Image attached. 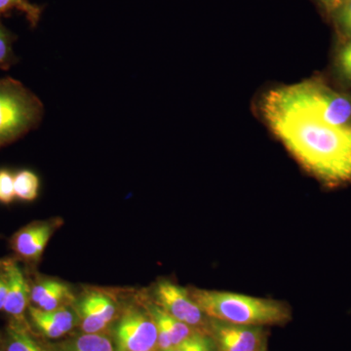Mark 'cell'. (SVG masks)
Masks as SVG:
<instances>
[{"mask_svg":"<svg viewBox=\"0 0 351 351\" xmlns=\"http://www.w3.org/2000/svg\"><path fill=\"white\" fill-rule=\"evenodd\" d=\"M144 306L156 323L158 335L157 346L161 351L169 350L173 346H178L188 339L195 332L193 327L172 317L160 306H157L156 302L147 300Z\"/></svg>","mask_w":351,"mask_h":351,"instance_id":"7c38bea8","label":"cell"},{"mask_svg":"<svg viewBox=\"0 0 351 351\" xmlns=\"http://www.w3.org/2000/svg\"><path fill=\"white\" fill-rule=\"evenodd\" d=\"M337 66L341 75L351 82V38L339 48Z\"/></svg>","mask_w":351,"mask_h":351,"instance_id":"ffe728a7","label":"cell"},{"mask_svg":"<svg viewBox=\"0 0 351 351\" xmlns=\"http://www.w3.org/2000/svg\"><path fill=\"white\" fill-rule=\"evenodd\" d=\"M337 14L341 29L351 38V0H348Z\"/></svg>","mask_w":351,"mask_h":351,"instance_id":"44dd1931","label":"cell"},{"mask_svg":"<svg viewBox=\"0 0 351 351\" xmlns=\"http://www.w3.org/2000/svg\"><path fill=\"white\" fill-rule=\"evenodd\" d=\"M1 262V260H0ZM7 293L6 279L4 276L3 269H2L1 263H0V311H3L4 304H5Z\"/></svg>","mask_w":351,"mask_h":351,"instance_id":"603a6c76","label":"cell"},{"mask_svg":"<svg viewBox=\"0 0 351 351\" xmlns=\"http://www.w3.org/2000/svg\"><path fill=\"white\" fill-rule=\"evenodd\" d=\"M16 199L32 202L38 197L40 182L32 170L23 169L14 173Z\"/></svg>","mask_w":351,"mask_h":351,"instance_id":"9a60e30c","label":"cell"},{"mask_svg":"<svg viewBox=\"0 0 351 351\" xmlns=\"http://www.w3.org/2000/svg\"><path fill=\"white\" fill-rule=\"evenodd\" d=\"M193 301L208 317L237 325H281L291 318L287 304L274 300L221 291L189 289Z\"/></svg>","mask_w":351,"mask_h":351,"instance_id":"7a4b0ae2","label":"cell"},{"mask_svg":"<svg viewBox=\"0 0 351 351\" xmlns=\"http://www.w3.org/2000/svg\"><path fill=\"white\" fill-rule=\"evenodd\" d=\"M2 351H48L31 331L29 323L9 320L2 339Z\"/></svg>","mask_w":351,"mask_h":351,"instance_id":"4fadbf2b","label":"cell"},{"mask_svg":"<svg viewBox=\"0 0 351 351\" xmlns=\"http://www.w3.org/2000/svg\"><path fill=\"white\" fill-rule=\"evenodd\" d=\"M56 351H114L110 339L100 332L85 334L58 346Z\"/></svg>","mask_w":351,"mask_h":351,"instance_id":"5bb4252c","label":"cell"},{"mask_svg":"<svg viewBox=\"0 0 351 351\" xmlns=\"http://www.w3.org/2000/svg\"><path fill=\"white\" fill-rule=\"evenodd\" d=\"M152 302L176 319L191 327L203 326L208 316L193 301L189 289L182 287L167 279H161L152 289Z\"/></svg>","mask_w":351,"mask_h":351,"instance_id":"52a82bcc","label":"cell"},{"mask_svg":"<svg viewBox=\"0 0 351 351\" xmlns=\"http://www.w3.org/2000/svg\"><path fill=\"white\" fill-rule=\"evenodd\" d=\"M265 100L304 110L332 125H351V100L318 80L271 90Z\"/></svg>","mask_w":351,"mask_h":351,"instance_id":"3957f363","label":"cell"},{"mask_svg":"<svg viewBox=\"0 0 351 351\" xmlns=\"http://www.w3.org/2000/svg\"><path fill=\"white\" fill-rule=\"evenodd\" d=\"M17 36L0 21V69L8 71L18 63V57L14 51V43Z\"/></svg>","mask_w":351,"mask_h":351,"instance_id":"e0dca14e","label":"cell"},{"mask_svg":"<svg viewBox=\"0 0 351 351\" xmlns=\"http://www.w3.org/2000/svg\"><path fill=\"white\" fill-rule=\"evenodd\" d=\"M15 199L14 173L8 169H0V203L9 205Z\"/></svg>","mask_w":351,"mask_h":351,"instance_id":"d6986e66","label":"cell"},{"mask_svg":"<svg viewBox=\"0 0 351 351\" xmlns=\"http://www.w3.org/2000/svg\"><path fill=\"white\" fill-rule=\"evenodd\" d=\"M262 112L277 138L318 179L330 184L351 182V125H332L265 99Z\"/></svg>","mask_w":351,"mask_h":351,"instance_id":"6da1fadb","label":"cell"},{"mask_svg":"<svg viewBox=\"0 0 351 351\" xmlns=\"http://www.w3.org/2000/svg\"><path fill=\"white\" fill-rule=\"evenodd\" d=\"M45 108L40 99L15 78H0V149L38 129Z\"/></svg>","mask_w":351,"mask_h":351,"instance_id":"277c9868","label":"cell"},{"mask_svg":"<svg viewBox=\"0 0 351 351\" xmlns=\"http://www.w3.org/2000/svg\"><path fill=\"white\" fill-rule=\"evenodd\" d=\"M210 330L217 351H258L265 345V332L261 326L211 319Z\"/></svg>","mask_w":351,"mask_h":351,"instance_id":"30bf717a","label":"cell"},{"mask_svg":"<svg viewBox=\"0 0 351 351\" xmlns=\"http://www.w3.org/2000/svg\"><path fill=\"white\" fill-rule=\"evenodd\" d=\"M114 351H152L157 346V329L151 314L142 306H130L113 328Z\"/></svg>","mask_w":351,"mask_h":351,"instance_id":"5b68a950","label":"cell"},{"mask_svg":"<svg viewBox=\"0 0 351 351\" xmlns=\"http://www.w3.org/2000/svg\"><path fill=\"white\" fill-rule=\"evenodd\" d=\"M258 351H267V348H265V345H263L262 346V348H261V350Z\"/></svg>","mask_w":351,"mask_h":351,"instance_id":"cb8c5ba5","label":"cell"},{"mask_svg":"<svg viewBox=\"0 0 351 351\" xmlns=\"http://www.w3.org/2000/svg\"><path fill=\"white\" fill-rule=\"evenodd\" d=\"M2 269L6 279L7 293L3 311L9 320L29 323L27 313L31 306V284L19 261L15 258H2Z\"/></svg>","mask_w":351,"mask_h":351,"instance_id":"9c48e42d","label":"cell"},{"mask_svg":"<svg viewBox=\"0 0 351 351\" xmlns=\"http://www.w3.org/2000/svg\"><path fill=\"white\" fill-rule=\"evenodd\" d=\"M117 298L107 289L90 288L76 298L75 311L85 334L100 332L117 313Z\"/></svg>","mask_w":351,"mask_h":351,"instance_id":"8992f818","label":"cell"},{"mask_svg":"<svg viewBox=\"0 0 351 351\" xmlns=\"http://www.w3.org/2000/svg\"><path fill=\"white\" fill-rule=\"evenodd\" d=\"M31 284V304L50 311L75 304L76 295L69 283L47 276H36Z\"/></svg>","mask_w":351,"mask_h":351,"instance_id":"8fae6325","label":"cell"},{"mask_svg":"<svg viewBox=\"0 0 351 351\" xmlns=\"http://www.w3.org/2000/svg\"><path fill=\"white\" fill-rule=\"evenodd\" d=\"M13 11L23 14L32 29L36 27L43 16V7L29 0H0V18Z\"/></svg>","mask_w":351,"mask_h":351,"instance_id":"2e32d148","label":"cell"},{"mask_svg":"<svg viewBox=\"0 0 351 351\" xmlns=\"http://www.w3.org/2000/svg\"><path fill=\"white\" fill-rule=\"evenodd\" d=\"M61 225V219H53L32 221L21 228L9 240L11 250L15 255L14 258L27 265H36L51 237Z\"/></svg>","mask_w":351,"mask_h":351,"instance_id":"ba28073f","label":"cell"},{"mask_svg":"<svg viewBox=\"0 0 351 351\" xmlns=\"http://www.w3.org/2000/svg\"><path fill=\"white\" fill-rule=\"evenodd\" d=\"M167 351H217L211 335L195 330L188 339Z\"/></svg>","mask_w":351,"mask_h":351,"instance_id":"ac0fdd59","label":"cell"},{"mask_svg":"<svg viewBox=\"0 0 351 351\" xmlns=\"http://www.w3.org/2000/svg\"><path fill=\"white\" fill-rule=\"evenodd\" d=\"M348 0H319L321 5L328 13H337Z\"/></svg>","mask_w":351,"mask_h":351,"instance_id":"7402d4cb","label":"cell"}]
</instances>
